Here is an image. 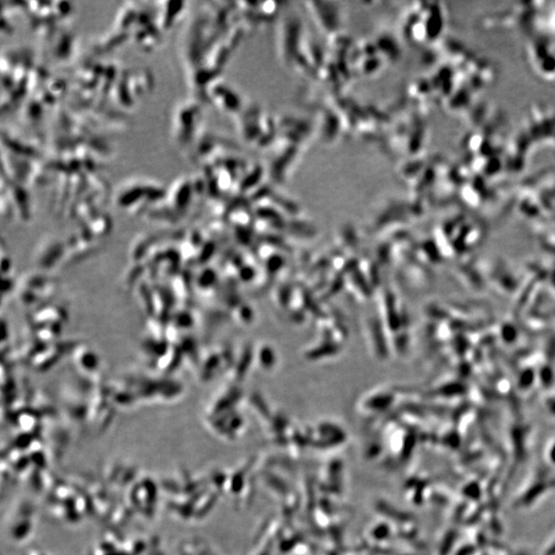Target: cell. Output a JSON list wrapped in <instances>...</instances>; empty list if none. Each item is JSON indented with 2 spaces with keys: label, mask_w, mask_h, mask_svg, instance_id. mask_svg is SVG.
Instances as JSON below:
<instances>
[{
  "label": "cell",
  "mask_w": 555,
  "mask_h": 555,
  "mask_svg": "<svg viewBox=\"0 0 555 555\" xmlns=\"http://www.w3.org/2000/svg\"><path fill=\"white\" fill-rule=\"evenodd\" d=\"M168 187L144 176H131L116 186V199L118 205L132 209L140 205L144 208L153 202L162 201L166 197Z\"/></svg>",
  "instance_id": "6da1fadb"
},
{
  "label": "cell",
  "mask_w": 555,
  "mask_h": 555,
  "mask_svg": "<svg viewBox=\"0 0 555 555\" xmlns=\"http://www.w3.org/2000/svg\"><path fill=\"white\" fill-rule=\"evenodd\" d=\"M201 116V106L193 99L179 102L172 112V137L175 144L188 157L191 147L195 146L197 140Z\"/></svg>",
  "instance_id": "7a4b0ae2"
},
{
  "label": "cell",
  "mask_w": 555,
  "mask_h": 555,
  "mask_svg": "<svg viewBox=\"0 0 555 555\" xmlns=\"http://www.w3.org/2000/svg\"><path fill=\"white\" fill-rule=\"evenodd\" d=\"M157 537L126 538L120 530H109L91 547L90 555H147Z\"/></svg>",
  "instance_id": "3957f363"
},
{
  "label": "cell",
  "mask_w": 555,
  "mask_h": 555,
  "mask_svg": "<svg viewBox=\"0 0 555 555\" xmlns=\"http://www.w3.org/2000/svg\"><path fill=\"white\" fill-rule=\"evenodd\" d=\"M35 527V511L29 504L19 506L10 513L8 533L10 539L17 543L26 541Z\"/></svg>",
  "instance_id": "277c9868"
},
{
  "label": "cell",
  "mask_w": 555,
  "mask_h": 555,
  "mask_svg": "<svg viewBox=\"0 0 555 555\" xmlns=\"http://www.w3.org/2000/svg\"><path fill=\"white\" fill-rule=\"evenodd\" d=\"M186 2H155L157 19L164 32L173 29L178 24L185 12Z\"/></svg>",
  "instance_id": "5b68a950"
},
{
  "label": "cell",
  "mask_w": 555,
  "mask_h": 555,
  "mask_svg": "<svg viewBox=\"0 0 555 555\" xmlns=\"http://www.w3.org/2000/svg\"><path fill=\"white\" fill-rule=\"evenodd\" d=\"M27 555H50L45 554V552H41V550H31Z\"/></svg>",
  "instance_id": "8992f818"
}]
</instances>
